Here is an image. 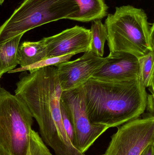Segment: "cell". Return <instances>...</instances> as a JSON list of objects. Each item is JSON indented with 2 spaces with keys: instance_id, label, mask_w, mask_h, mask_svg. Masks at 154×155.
<instances>
[{
  "instance_id": "6",
  "label": "cell",
  "mask_w": 154,
  "mask_h": 155,
  "mask_svg": "<svg viewBox=\"0 0 154 155\" xmlns=\"http://www.w3.org/2000/svg\"><path fill=\"white\" fill-rule=\"evenodd\" d=\"M81 86L62 91L60 103L65 108L73 127L74 146L80 152L86 153L108 128L94 124L90 121Z\"/></svg>"
},
{
  "instance_id": "20",
  "label": "cell",
  "mask_w": 154,
  "mask_h": 155,
  "mask_svg": "<svg viewBox=\"0 0 154 155\" xmlns=\"http://www.w3.org/2000/svg\"><path fill=\"white\" fill-rule=\"evenodd\" d=\"M140 155H154V143L146 147Z\"/></svg>"
},
{
  "instance_id": "16",
  "label": "cell",
  "mask_w": 154,
  "mask_h": 155,
  "mask_svg": "<svg viewBox=\"0 0 154 155\" xmlns=\"http://www.w3.org/2000/svg\"><path fill=\"white\" fill-rule=\"evenodd\" d=\"M74 55H75L74 54H71L56 56V57H46L34 64L25 66V67H20V68L14 69L12 71H9L8 73H15L19 72L26 71H29L30 72L34 70L41 69V68H44V67H48V66H55L61 63L68 61Z\"/></svg>"
},
{
  "instance_id": "13",
  "label": "cell",
  "mask_w": 154,
  "mask_h": 155,
  "mask_svg": "<svg viewBox=\"0 0 154 155\" xmlns=\"http://www.w3.org/2000/svg\"><path fill=\"white\" fill-rule=\"evenodd\" d=\"M24 34L0 43V78L5 73L15 69L18 64V49Z\"/></svg>"
},
{
  "instance_id": "1",
  "label": "cell",
  "mask_w": 154,
  "mask_h": 155,
  "mask_svg": "<svg viewBox=\"0 0 154 155\" xmlns=\"http://www.w3.org/2000/svg\"><path fill=\"white\" fill-rule=\"evenodd\" d=\"M62 92L57 69L50 66L22 74L15 95L37 121L41 137L55 155H86L76 148L64 128L60 108Z\"/></svg>"
},
{
  "instance_id": "9",
  "label": "cell",
  "mask_w": 154,
  "mask_h": 155,
  "mask_svg": "<svg viewBox=\"0 0 154 155\" xmlns=\"http://www.w3.org/2000/svg\"><path fill=\"white\" fill-rule=\"evenodd\" d=\"M47 50V57L86 52L90 51V29L76 25L61 32L42 39Z\"/></svg>"
},
{
  "instance_id": "15",
  "label": "cell",
  "mask_w": 154,
  "mask_h": 155,
  "mask_svg": "<svg viewBox=\"0 0 154 155\" xmlns=\"http://www.w3.org/2000/svg\"><path fill=\"white\" fill-rule=\"evenodd\" d=\"M140 77L146 87L154 88V51L138 59Z\"/></svg>"
},
{
  "instance_id": "4",
  "label": "cell",
  "mask_w": 154,
  "mask_h": 155,
  "mask_svg": "<svg viewBox=\"0 0 154 155\" xmlns=\"http://www.w3.org/2000/svg\"><path fill=\"white\" fill-rule=\"evenodd\" d=\"M77 11L73 0H24L0 27V43L45 24L70 20Z\"/></svg>"
},
{
  "instance_id": "17",
  "label": "cell",
  "mask_w": 154,
  "mask_h": 155,
  "mask_svg": "<svg viewBox=\"0 0 154 155\" xmlns=\"http://www.w3.org/2000/svg\"><path fill=\"white\" fill-rule=\"evenodd\" d=\"M25 155H52L38 132L30 131L28 149Z\"/></svg>"
},
{
  "instance_id": "21",
  "label": "cell",
  "mask_w": 154,
  "mask_h": 155,
  "mask_svg": "<svg viewBox=\"0 0 154 155\" xmlns=\"http://www.w3.org/2000/svg\"><path fill=\"white\" fill-rule=\"evenodd\" d=\"M5 0H0V5H2L3 3L4 2Z\"/></svg>"
},
{
  "instance_id": "18",
  "label": "cell",
  "mask_w": 154,
  "mask_h": 155,
  "mask_svg": "<svg viewBox=\"0 0 154 155\" xmlns=\"http://www.w3.org/2000/svg\"><path fill=\"white\" fill-rule=\"evenodd\" d=\"M60 108L62 122H63L64 128L69 138L74 145V134L73 127L65 108L61 103Z\"/></svg>"
},
{
  "instance_id": "22",
  "label": "cell",
  "mask_w": 154,
  "mask_h": 155,
  "mask_svg": "<svg viewBox=\"0 0 154 155\" xmlns=\"http://www.w3.org/2000/svg\"><path fill=\"white\" fill-rule=\"evenodd\" d=\"M0 155H1V154H0Z\"/></svg>"
},
{
  "instance_id": "3",
  "label": "cell",
  "mask_w": 154,
  "mask_h": 155,
  "mask_svg": "<svg viewBox=\"0 0 154 155\" xmlns=\"http://www.w3.org/2000/svg\"><path fill=\"white\" fill-rule=\"evenodd\" d=\"M106 16L105 25L110 52L127 53L139 59L154 51V24L149 21L144 10L123 5Z\"/></svg>"
},
{
  "instance_id": "8",
  "label": "cell",
  "mask_w": 154,
  "mask_h": 155,
  "mask_svg": "<svg viewBox=\"0 0 154 155\" xmlns=\"http://www.w3.org/2000/svg\"><path fill=\"white\" fill-rule=\"evenodd\" d=\"M106 61V57H99L92 52L87 51L74 61L55 65L62 91L83 85Z\"/></svg>"
},
{
  "instance_id": "7",
  "label": "cell",
  "mask_w": 154,
  "mask_h": 155,
  "mask_svg": "<svg viewBox=\"0 0 154 155\" xmlns=\"http://www.w3.org/2000/svg\"><path fill=\"white\" fill-rule=\"evenodd\" d=\"M154 143V116L149 114L118 127L104 154L101 155H140Z\"/></svg>"
},
{
  "instance_id": "12",
  "label": "cell",
  "mask_w": 154,
  "mask_h": 155,
  "mask_svg": "<svg viewBox=\"0 0 154 155\" xmlns=\"http://www.w3.org/2000/svg\"><path fill=\"white\" fill-rule=\"evenodd\" d=\"M18 63L23 67L34 64L47 57L46 46L42 40L25 41L19 46Z\"/></svg>"
},
{
  "instance_id": "19",
  "label": "cell",
  "mask_w": 154,
  "mask_h": 155,
  "mask_svg": "<svg viewBox=\"0 0 154 155\" xmlns=\"http://www.w3.org/2000/svg\"><path fill=\"white\" fill-rule=\"evenodd\" d=\"M150 114L154 115V94H147L146 109Z\"/></svg>"
},
{
  "instance_id": "10",
  "label": "cell",
  "mask_w": 154,
  "mask_h": 155,
  "mask_svg": "<svg viewBox=\"0 0 154 155\" xmlns=\"http://www.w3.org/2000/svg\"><path fill=\"white\" fill-rule=\"evenodd\" d=\"M140 76L138 58L122 52H110L105 63L95 71L91 78L103 81L132 80Z\"/></svg>"
},
{
  "instance_id": "11",
  "label": "cell",
  "mask_w": 154,
  "mask_h": 155,
  "mask_svg": "<svg viewBox=\"0 0 154 155\" xmlns=\"http://www.w3.org/2000/svg\"><path fill=\"white\" fill-rule=\"evenodd\" d=\"M78 11L70 20L82 22L101 20L107 15L108 9L104 0H73Z\"/></svg>"
},
{
  "instance_id": "14",
  "label": "cell",
  "mask_w": 154,
  "mask_h": 155,
  "mask_svg": "<svg viewBox=\"0 0 154 155\" xmlns=\"http://www.w3.org/2000/svg\"><path fill=\"white\" fill-rule=\"evenodd\" d=\"M91 42L90 51L97 56L103 57L105 43L107 39L105 25L101 20L93 21L90 29Z\"/></svg>"
},
{
  "instance_id": "5",
  "label": "cell",
  "mask_w": 154,
  "mask_h": 155,
  "mask_svg": "<svg viewBox=\"0 0 154 155\" xmlns=\"http://www.w3.org/2000/svg\"><path fill=\"white\" fill-rule=\"evenodd\" d=\"M33 123L23 101L0 86V154L26 155Z\"/></svg>"
},
{
  "instance_id": "2",
  "label": "cell",
  "mask_w": 154,
  "mask_h": 155,
  "mask_svg": "<svg viewBox=\"0 0 154 155\" xmlns=\"http://www.w3.org/2000/svg\"><path fill=\"white\" fill-rule=\"evenodd\" d=\"M90 122L108 128L139 118L146 109L147 94L140 76L126 81L90 78L82 86Z\"/></svg>"
}]
</instances>
